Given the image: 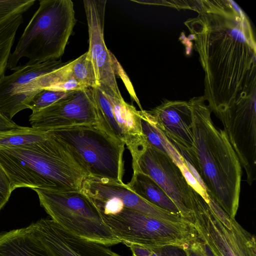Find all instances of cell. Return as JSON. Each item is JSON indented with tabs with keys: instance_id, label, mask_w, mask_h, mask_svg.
<instances>
[{
	"instance_id": "cell-20",
	"label": "cell",
	"mask_w": 256,
	"mask_h": 256,
	"mask_svg": "<svg viewBox=\"0 0 256 256\" xmlns=\"http://www.w3.org/2000/svg\"><path fill=\"white\" fill-rule=\"evenodd\" d=\"M141 118L142 132L146 142L151 146L167 154L179 168L184 166L182 158L174 146L164 136L146 112L139 110Z\"/></svg>"
},
{
	"instance_id": "cell-29",
	"label": "cell",
	"mask_w": 256,
	"mask_h": 256,
	"mask_svg": "<svg viewBox=\"0 0 256 256\" xmlns=\"http://www.w3.org/2000/svg\"><path fill=\"white\" fill-rule=\"evenodd\" d=\"M18 126V125L8 118L0 110V132L9 130Z\"/></svg>"
},
{
	"instance_id": "cell-9",
	"label": "cell",
	"mask_w": 256,
	"mask_h": 256,
	"mask_svg": "<svg viewBox=\"0 0 256 256\" xmlns=\"http://www.w3.org/2000/svg\"><path fill=\"white\" fill-rule=\"evenodd\" d=\"M128 149L133 170L150 177L174 202L182 218L193 224L194 206L200 194L188 184L178 164L167 154L149 145L144 138Z\"/></svg>"
},
{
	"instance_id": "cell-16",
	"label": "cell",
	"mask_w": 256,
	"mask_h": 256,
	"mask_svg": "<svg viewBox=\"0 0 256 256\" xmlns=\"http://www.w3.org/2000/svg\"><path fill=\"white\" fill-rule=\"evenodd\" d=\"M108 99L114 120L124 138L125 145L129 148L144 138L139 110L132 105L120 98L112 91L98 86Z\"/></svg>"
},
{
	"instance_id": "cell-22",
	"label": "cell",
	"mask_w": 256,
	"mask_h": 256,
	"mask_svg": "<svg viewBox=\"0 0 256 256\" xmlns=\"http://www.w3.org/2000/svg\"><path fill=\"white\" fill-rule=\"evenodd\" d=\"M23 14L14 16L0 24V78L4 75L17 31Z\"/></svg>"
},
{
	"instance_id": "cell-4",
	"label": "cell",
	"mask_w": 256,
	"mask_h": 256,
	"mask_svg": "<svg viewBox=\"0 0 256 256\" xmlns=\"http://www.w3.org/2000/svg\"><path fill=\"white\" fill-rule=\"evenodd\" d=\"M76 23L71 0H41L8 60L13 70L20 60L30 62L60 60Z\"/></svg>"
},
{
	"instance_id": "cell-10",
	"label": "cell",
	"mask_w": 256,
	"mask_h": 256,
	"mask_svg": "<svg viewBox=\"0 0 256 256\" xmlns=\"http://www.w3.org/2000/svg\"><path fill=\"white\" fill-rule=\"evenodd\" d=\"M65 63L60 60L42 62H28L0 78V110L8 118L28 108L34 97L48 86V74Z\"/></svg>"
},
{
	"instance_id": "cell-24",
	"label": "cell",
	"mask_w": 256,
	"mask_h": 256,
	"mask_svg": "<svg viewBox=\"0 0 256 256\" xmlns=\"http://www.w3.org/2000/svg\"><path fill=\"white\" fill-rule=\"evenodd\" d=\"M72 92H62L43 90L34 97L28 104V108L32 110V113L36 112L66 96Z\"/></svg>"
},
{
	"instance_id": "cell-19",
	"label": "cell",
	"mask_w": 256,
	"mask_h": 256,
	"mask_svg": "<svg viewBox=\"0 0 256 256\" xmlns=\"http://www.w3.org/2000/svg\"><path fill=\"white\" fill-rule=\"evenodd\" d=\"M94 100L98 118V125L116 141L125 144L123 135L113 114L111 104L105 94L98 86L88 88Z\"/></svg>"
},
{
	"instance_id": "cell-1",
	"label": "cell",
	"mask_w": 256,
	"mask_h": 256,
	"mask_svg": "<svg viewBox=\"0 0 256 256\" xmlns=\"http://www.w3.org/2000/svg\"><path fill=\"white\" fill-rule=\"evenodd\" d=\"M198 15L184 24L180 40L192 46L204 73V97L212 112L256 107V43L248 16L232 0L200 1Z\"/></svg>"
},
{
	"instance_id": "cell-17",
	"label": "cell",
	"mask_w": 256,
	"mask_h": 256,
	"mask_svg": "<svg viewBox=\"0 0 256 256\" xmlns=\"http://www.w3.org/2000/svg\"><path fill=\"white\" fill-rule=\"evenodd\" d=\"M0 256H48L30 225L0 233Z\"/></svg>"
},
{
	"instance_id": "cell-25",
	"label": "cell",
	"mask_w": 256,
	"mask_h": 256,
	"mask_svg": "<svg viewBox=\"0 0 256 256\" xmlns=\"http://www.w3.org/2000/svg\"><path fill=\"white\" fill-rule=\"evenodd\" d=\"M12 192L9 178L0 166V210L8 200Z\"/></svg>"
},
{
	"instance_id": "cell-14",
	"label": "cell",
	"mask_w": 256,
	"mask_h": 256,
	"mask_svg": "<svg viewBox=\"0 0 256 256\" xmlns=\"http://www.w3.org/2000/svg\"><path fill=\"white\" fill-rule=\"evenodd\" d=\"M146 111L176 150H192L194 139L190 100H164L155 108Z\"/></svg>"
},
{
	"instance_id": "cell-8",
	"label": "cell",
	"mask_w": 256,
	"mask_h": 256,
	"mask_svg": "<svg viewBox=\"0 0 256 256\" xmlns=\"http://www.w3.org/2000/svg\"><path fill=\"white\" fill-rule=\"evenodd\" d=\"M100 212L105 223L123 244L186 246L197 238L194 226L187 221L163 220L126 208L116 214Z\"/></svg>"
},
{
	"instance_id": "cell-23",
	"label": "cell",
	"mask_w": 256,
	"mask_h": 256,
	"mask_svg": "<svg viewBox=\"0 0 256 256\" xmlns=\"http://www.w3.org/2000/svg\"><path fill=\"white\" fill-rule=\"evenodd\" d=\"M35 2V0H0V24L14 16L23 14Z\"/></svg>"
},
{
	"instance_id": "cell-2",
	"label": "cell",
	"mask_w": 256,
	"mask_h": 256,
	"mask_svg": "<svg viewBox=\"0 0 256 256\" xmlns=\"http://www.w3.org/2000/svg\"><path fill=\"white\" fill-rule=\"evenodd\" d=\"M189 100L194 145L188 152H178L196 170L208 197L235 218L242 176L239 159L225 132L213 122L204 96Z\"/></svg>"
},
{
	"instance_id": "cell-3",
	"label": "cell",
	"mask_w": 256,
	"mask_h": 256,
	"mask_svg": "<svg viewBox=\"0 0 256 256\" xmlns=\"http://www.w3.org/2000/svg\"><path fill=\"white\" fill-rule=\"evenodd\" d=\"M42 140L0 146V166L12 191L21 188L56 192L81 190L87 172L52 134Z\"/></svg>"
},
{
	"instance_id": "cell-5",
	"label": "cell",
	"mask_w": 256,
	"mask_h": 256,
	"mask_svg": "<svg viewBox=\"0 0 256 256\" xmlns=\"http://www.w3.org/2000/svg\"><path fill=\"white\" fill-rule=\"evenodd\" d=\"M68 148L88 176L122 182L125 144L103 130L97 124L52 130Z\"/></svg>"
},
{
	"instance_id": "cell-13",
	"label": "cell",
	"mask_w": 256,
	"mask_h": 256,
	"mask_svg": "<svg viewBox=\"0 0 256 256\" xmlns=\"http://www.w3.org/2000/svg\"><path fill=\"white\" fill-rule=\"evenodd\" d=\"M30 225L48 256H123L108 246L72 234L52 219L42 218Z\"/></svg>"
},
{
	"instance_id": "cell-6",
	"label": "cell",
	"mask_w": 256,
	"mask_h": 256,
	"mask_svg": "<svg viewBox=\"0 0 256 256\" xmlns=\"http://www.w3.org/2000/svg\"><path fill=\"white\" fill-rule=\"evenodd\" d=\"M32 190L51 219L72 234L108 246L121 242L92 200L82 190Z\"/></svg>"
},
{
	"instance_id": "cell-15",
	"label": "cell",
	"mask_w": 256,
	"mask_h": 256,
	"mask_svg": "<svg viewBox=\"0 0 256 256\" xmlns=\"http://www.w3.org/2000/svg\"><path fill=\"white\" fill-rule=\"evenodd\" d=\"M81 190L92 200L118 198L123 203L124 208L158 219L173 222L186 221L143 199L128 188L123 182L88 176L83 182Z\"/></svg>"
},
{
	"instance_id": "cell-28",
	"label": "cell",
	"mask_w": 256,
	"mask_h": 256,
	"mask_svg": "<svg viewBox=\"0 0 256 256\" xmlns=\"http://www.w3.org/2000/svg\"><path fill=\"white\" fill-rule=\"evenodd\" d=\"M186 249L188 256H210L206 252L197 238L190 243Z\"/></svg>"
},
{
	"instance_id": "cell-21",
	"label": "cell",
	"mask_w": 256,
	"mask_h": 256,
	"mask_svg": "<svg viewBox=\"0 0 256 256\" xmlns=\"http://www.w3.org/2000/svg\"><path fill=\"white\" fill-rule=\"evenodd\" d=\"M51 130L18 126L0 132V146H16L40 142L50 137Z\"/></svg>"
},
{
	"instance_id": "cell-11",
	"label": "cell",
	"mask_w": 256,
	"mask_h": 256,
	"mask_svg": "<svg viewBox=\"0 0 256 256\" xmlns=\"http://www.w3.org/2000/svg\"><path fill=\"white\" fill-rule=\"evenodd\" d=\"M83 2L89 38L87 52L92 62L97 84L122 98L116 78L118 62L107 48L104 40L106 0H84Z\"/></svg>"
},
{
	"instance_id": "cell-26",
	"label": "cell",
	"mask_w": 256,
	"mask_h": 256,
	"mask_svg": "<svg viewBox=\"0 0 256 256\" xmlns=\"http://www.w3.org/2000/svg\"><path fill=\"white\" fill-rule=\"evenodd\" d=\"M124 244L130 248L132 256H160V246L148 247L129 242Z\"/></svg>"
},
{
	"instance_id": "cell-12",
	"label": "cell",
	"mask_w": 256,
	"mask_h": 256,
	"mask_svg": "<svg viewBox=\"0 0 256 256\" xmlns=\"http://www.w3.org/2000/svg\"><path fill=\"white\" fill-rule=\"evenodd\" d=\"M32 127L48 130L98 122L95 105L88 88L72 91L29 116Z\"/></svg>"
},
{
	"instance_id": "cell-27",
	"label": "cell",
	"mask_w": 256,
	"mask_h": 256,
	"mask_svg": "<svg viewBox=\"0 0 256 256\" xmlns=\"http://www.w3.org/2000/svg\"><path fill=\"white\" fill-rule=\"evenodd\" d=\"M186 246L166 245L160 246L158 250L160 256H188L186 249Z\"/></svg>"
},
{
	"instance_id": "cell-7",
	"label": "cell",
	"mask_w": 256,
	"mask_h": 256,
	"mask_svg": "<svg viewBox=\"0 0 256 256\" xmlns=\"http://www.w3.org/2000/svg\"><path fill=\"white\" fill-rule=\"evenodd\" d=\"M197 239L210 256H256V239L210 198L194 206Z\"/></svg>"
},
{
	"instance_id": "cell-18",
	"label": "cell",
	"mask_w": 256,
	"mask_h": 256,
	"mask_svg": "<svg viewBox=\"0 0 256 256\" xmlns=\"http://www.w3.org/2000/svg\"><path fill=\"white\" fill-rule=\"evenodd\" d=\"M126 184L128 188L146 200L182 217L174 202L148 176L138 170H133L131 180Z\"/></svg>"
}]
</instances>
